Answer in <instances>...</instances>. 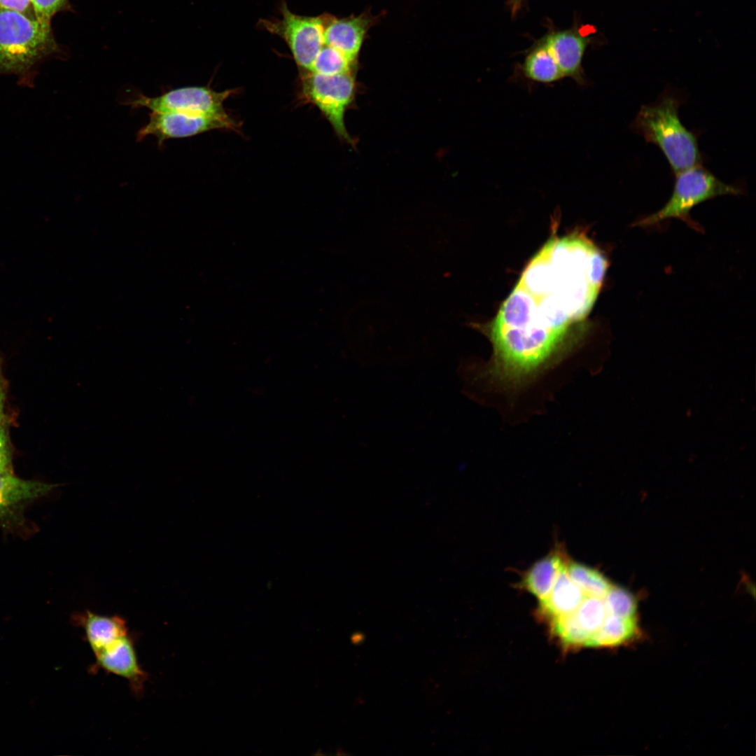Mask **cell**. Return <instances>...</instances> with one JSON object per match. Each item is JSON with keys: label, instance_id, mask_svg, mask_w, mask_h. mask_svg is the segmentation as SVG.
I'll return each instance as SVG.
<instances>
[{"label": "cell", "instance_id": "cell-19", "mask_svg": "<svg viewBox=\"0 0 756 756\" xmlns=\"http://www.w3.org/2000/svg\"><path fill=\"white\" fill-rule=\"evenodd\" d=\"M574 614L580 627L591 638L601 627L608 613L603 598L585 596Z\"/></svg>", "mask_w": 756, "mask_h": 756}, {"label": "cell", "instance_id": "cell-6", "mask_svg": "<svg viewBox=\"0 0 756 756\" xmlns=\"http://www.w3.org/2000/svg\"><path fill=\"white\" fill-rule=\"evenodd\" d=\"M233 90L218 92L206 86H187L168 90L155 97L138 94L127 102L131 107L151 112L223 115L224 102Z\"/></svg>", "mask_w": 756, "mask_h": 756}, {"label": "cell", "instance_id": "cell-13", "mask_svg": "<svg viewBox=\"0 0 756 756\" xmlns=\"http://www.w3.org/2000/svg\"><path fill=\"white\" fill-rule=\"evenodd\" d=\"M568 560L559 550L536 561L524 574L522 586L540 601L550 593L556 579L567 565Z\"/></svg>", "mask_w": 756, "mask_h": 756}, {"label": "cell", "instance_id": "cell-15", "mask_svg": "<svg viewBox=\"0 0 756 756\" xmlns=\"http://www.w3.org/2000/svg\"><path fill=\"white\" fill-rule=\"evenodd\" d=\"M76 622L83 627L92 652L112 639L129 632L125 620L118 615H103L86 610L78 614Z\"/></svg>", "mask_w": 756, "mask_h": 756}, {"label": "cell", "instance_id": "cell-22", "mask_svg": "<svg viewBox=\"0 0 756 756\" xmlns=\"http://www.w3.org/2000/svg\"><path fill=\"white\" fill-rule=\"evenodd\" d=\"M554 633L568 645H587L589 635L580 627L574 612L552 620Z\"/></svg>", "mask_w": 756, "mask_h": 756}, {"label": "cell", "instance_id": "cell-20", "mask_svg": "<svg viewBox=\"0 0 756 756\" xmlns=\"http://www.w3.org/2000/svg\"><path fill=\"white\" fill-rule=\"evenodd\" d=\"M351 62L336 48L325 45L317 54L310 71L332 76L351 72Z\"/></svg>", "mask_w": 756, "mask_h": 756}, {"label": "cell", "instance_id": "cell-2", "mask_svg": "<svg viewBox=\"0 0 756 756\" xmlns=\"http://www.w3.org/2000/svg\"><path fill=\"white\" fill-rule=\"evenodd\" d=\"M683 97L672 90H664L653 102L642 106L631 125L632 131L657 146L674 174L701 164L698 134L681 122L679 108Z\"/></svg>", "mask_w": 756, "mask_h": 756}, {"label": "cell", "instance_id": "cell-14", "mask_svg": "<svg viewBox=\"0 0 756 756\" xmlns=\"http://www.w3.org/2000/svg\"><path fill=\"white\" fill-rule=\"evenodd\" d=\"M585 596L570 579L566 566L558 575L548 596L540 601V610L552 620L568 615L576 611Z\"/></svg>", "mask_w": 756, "mask_h": 756}, {"label": "cell", "instance_id": "cell-25", "mask_svg": "<svg viewBox=\"0 0 756 756\" xmlns=\"http://www.w3.org/2000/svg\"><path fill=\"white\" fill-rule=\"evenodd\" d=\"M0 8L13 10L35 18L31 0H0Z\"/></svg>", "mask_w": 756, "mask_h": 756}, {"label": "cell", "instance_id": "cell-3", "mask_svg": "<svg viewBox=\"0 0 756 756\" xmlns=\"http://www.w3.org/2000/svg\"><path fill=\"white\" fill-rule=\"evenodd\" d=\"M59 51L51 28L36 18L0 8V76L33 87L39 66Z\"/></svg>", "mask_w": 756, "mask_h": 756}, {"label": "cell", "instance_id": "cell-10", "mask_svg": "<svg viewBox=\"0 0 756 756\" xmlns=\"http://www.w3.org/2000/svg\"><path fill=\"white\" fill-rule=\"evenodd\" d=\"M586 44V38L571 31L552 34L545 43L564 76L571 77L579 84L583 83L581 62Z\"/></svg>", "mask_w": 756, "mask_h": 756}, {"label": "cell", "instance_id": "cell-8", "mask_svg": "<svg viewBox=\"0 0 756 756\" xmlns=\"http://www.w3.org/2000/svg\"><path fill=\"white\" fill-rule=\"evenodd\" d=\"M282 19L266 22V28L287 43L298 66L310 71L314 59L324 46L325 22L321 18L305 17L282 8Z\"/></svg>", "mask_w": 756, "mask_h": 756}, {"label": "cell", "instance_id": "cell-9", "mask_svg": "<svg viewBox=\"0 0 756 756\" xmlns=\"http://www.w3.org/2000/svg\"><path fill=\"white\" fill-rule=\"evenodd\" d=\"M95 667L126 679L136 695L144 690L147 676L139 662L129 632L110 640L93 652Z\"/></svg>", "mask_w": 756, "mask_h": 756}, {"label": "cell", "instance_id": "cell-1", "mask_svg": "<svg viewBox=\"0 0 756 756\" xmlns=\"http://www.w3.org/2000/svg\"><path fill=\"white\" fill-rule=\"evenodd\" d=\"M607 267L603 253L584 236L548 241L485 329L493 351L482 375L517 388L559 363L571 332L591 311Z\"/></svg>", "mask_w": 756, "mask_h": 756}, {"label": "cell", "instance_id": "cell-21", "mask_svg": "<svg viewBox=\"0 0 756 756\" xmlns=\"http://www.w3.org/2000/svg\"><path fill=\"white\" fill-rule=\"evenodd\" d=\"M608 614L626 619H636L637 602L624 588L612 585L603 598Z\"/></svg>", "mask_w": 756, "mask_h": 756}, {"label": "cell", "instance_id": "cell-17", "mask_svg": "<svg viewBox=\"0 0 756 756\" xmlns=\"http://www.w3.org/2000/svg\"><path fill=\"white\" fill-rule=\"evenodd\" d=\"M523 70L526 78L541 83H552L564 77L545 45L528 55Z\"/></svg>", "mask_w": 756, "mask_h": 756}, {"label": "cell", "instance_id": "cell-16", "mask_svg": "<svg viewBox=\"0 0 756 756\" xmlns=\"http://www.w3.org/2000/svg\"><path fill=\"white\" fill-rule=\"evenodd\" d=\"M636 631V619L607 614L601 627L591 637L587 646H616L631 639Z\"/></svg>", "mask_w": 756, "mask_h": 756}, {"label": "cell", "instance_id": "cell-23", "mask_svg": "<svg viewBox=\"0 0 756 756\" xmlns=\"http://www.w3.org/2000/svg\"><path fill=\"white\" fill-rule=\"evenodd\" d=\"M35 18L45 24H51L52 18L58 12L66 10L69 0H31Z\"/></svg>", "mask_w": 756, "mask_h": 756}, {"label": "cell", "instance_id": "cell-4", "mask_svg": "<svg viewBox=\"0 0 756 756\" xmlns=\"http://www.w3.org/2000/svg\"><path fill=\"white\" fill-rule=\"evenodd\" d=\"M672 194L665 205L657 212L640 219L634 225L649 227L664 220L677 218L692 229L702 231L690 214L696 205L714 197L743 194L738 186L727 184L718 178L702 164L692 167L676 174Z\"/></svg>", "mask_w": 756, "mask_h": 756}, {"label": "cell", "instance_id": "cell-18", "mask_svg": "<svg viewBox=\"0 0 756 756\" xmlns=\"http://www.w3.org/2000/svg\"><path fill=\"white\" fill-rule=\"evenodd\" d=\"M566 570L586 596L603 598L612 586L599 571L582 564L568 561Z\"/></svg>", "mask_w": 756, "mask_h": 756}, {"label": "cell", "instance_id": "cell-7", "mask_svg": "<svg viewBox=\"0 0 756 756\" xmlns=\"http://www.w3.org/2000/svg\"><path fill=\"white\" fill-rule=\"evenodd\" d=\"M239 124L227 113L223 115L151 112L148 122L139 129L136 139H157L158 146L172 139L191 137L217 129L237 130Z\"/></svg>", "mask_w": 756, "mask_h": 756}, {"label": "cell", "instance_id": "cell-12", "mask_svg": "<svg viewBox=\"0 0 756 756\" xmlns=\"http://www.w3.org/2000/svg\"><path fill=\"white\" fill-rule=\"evenodd\" d=\"M368 24L363 17L335 19L324 27V44L336 48L354 62L361 47Z\"/></svg>", "mask_w": 756, "mask_h": 756}, {"label": "cell", "instance_id": "cell-11", "mask_svg": "<svg viewBox=\"0 0 756 756\" xmlns=\"http://www.w3.org/2000/svg\"><path fill=\"white\" fill-rule=\"evenodd\" d=\"M56 486L24 479L13 472H0V518L27 502L46 495Z\"/></svg>", "mask_w": 756, "mask_h": 756}, {"label": "cell", "instance_id": "cell-5", "mask_svg": "<svg viewBox=\"0 0 756 756\" xmlns=\"http://www.w3.org/2000/svg\"><path fill=\"white\" fill-rule=\"evenodd\" d=\"M355 91V80L351 72L326 76L304 71L301 78L302 99L316 106L337 136L351 145L354 141L345 126L344 113L353 102Z\"/></svg>", "mask_w": 756, "mask_h": 756}, {"label": "cell", "instance_id": "cell-24", "mask_svg": "<svg viewBox=\"0 0 756 756\" xmlns=\"http://www.w3.org/2000/svg\"><path fill=\"white\" fill-rule=\"evenodd\" d=\"M0 472H13L12 451L6 423L0 424Z\"/></svg>", "mask_w": 756, "mask_h": 756}, {"label": "cell", "instance_id": "cell-26", "mask_svg": "<svg viewBox=\"0 0 756 756\" xmlns=\"http://www.w3.org/2000/svg\"><path fill=\"white\" fill-rule=\"evenodd\" d=\"M6 382L4 379L0 361V424L5 423L4 406L6 401Z\"/></svg>", "mask_w": 756, "mask_h": 756}]
</instances>
